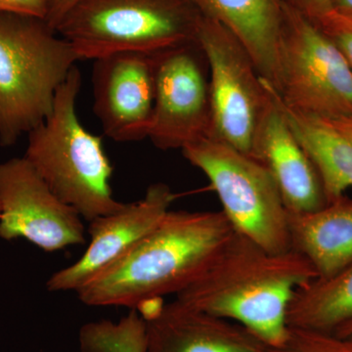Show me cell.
Wrapping results in <instances>:
<instances>
[{"mask_svg":"<svg viewBox=\"0 0 352 352\" xmlns=\"http://www.w3.org/2000/svg\"><path fill=\"white\" fill-rule=\"evenodd\" d=\"M333 10L352 17V0H331Z\"/></svg>","mask_w":352,"mask_h":352,"instance_id":"484cf974","label":"cell"},{"mask_svg":"<svg viewBox=\"0 0 352 352\" xmlns=\"http://www.w3.org/2000/svg\"><path fill=\"white\" fill-rule=\"evenodd\" d=\"M219 212L168 210L119 263L76 292L88 307L138 309L194 281L233 235Z\"/></svg>","mask_w":352,"mask_h":352,"instance_id":"7a4b0ae2","label":"cell"},{"mask_svg":"<svg viewBox=\"0 0 352 352\" xmlns=\"http://www.w3.org/2000/svg\"><path fill=\"white\" fill-rule=\"evenodd\" d=\"M278 88L284 104L322 120L352 118V71L330 38L284 0L278 50Z\"/></svg>","mask_w":352,"mask_h":352,"instance_id":"52a82bcc","label":"cell"},{"mask_svg":"<svg viewBox=\"0 0 352 352\" xmlns=\"http://www.w3.org/2000/svg\"><path fill=\"white\" fill-rule=\"evenodd\" d=\"M48 0H0V12H12L46 19Z\"/></svg>","mask_w":352,"mask_h":352,"instance_id":"7402d4cb","label":"cell"},{"mask_svg":"<svg viewBox=\"0 0 352 352\" xmlns=\"http://www.w3.org/2000/svg\"><path fill=\"white\" fill-rule=\"evenodd\" d=\"M325 120H327L331 126L335 127L337 131L352 141V118H340V119Z\"/></svg>","mask_w":352,"mask_h":352,"instance_id":"d4e9b609","label":"cell"},{"mask_svg":"<svg viewBox=\"0 0 352 352\" xmlns=\"http://www.w3.org/2000/svg\"><path fill=\"white\" fill-rule=\"evenodd\" d=\"M338 333V335L346 336L351 335L352 333V322L351 323L346 324V325L342 326V328H340L339 330L333 332Z\"/></svg>","mask_w":352,"mask_h":352,"instance_id":"4316f807","label":"cell"},{"mask_svg":"<svg viewBox=\"0 0 352 352\" xmlns=\"http://www.w3.org/2000/svg\"><path fill=\"white\" fill-rule=\"evenodd\" d=\"M267 85L270 100L256 136L254 159L270 171L289 212L319 210L326 205L320 178L292 131L276 91Z\"/></svg>","mask_w":352,"mask_h":352,"instance_id":"5bb4252c","label":"cell"},{"mask_svg":"<svg viewBox=\"0 0 352 352\" xmlns=\"http://www.w3.org/2000/svg\"><path fill=\"white\" fill-rule=\"evenodd\" d=\"M80 352H147L146 323L136 309L120 321L90 322L80 329Z\"/></svg>","mask_w":352,"mask_h":352,"instance_id":"d6986e66","label":"cell"},{"mask_svg":"<svg viewBox=\"0 0 352 352\" xmlns=\"http://www.w3.org/2000/svg\"><path fill=\"white\" fill-rule=\"evenodd\" d=\"M75 48L45 20L0 12V145L9 147L52 112Z\"/></svg>","mask_w":352,"mask_h":352,"instance_id":"277c9868","label":"cell"},{"mask_svg":"<svg viewBox=\"0 0 352 352\" xmlns=\"http://www.w3.org/2000/svg\"><path fill=\"white\" fill-rule=\"evenodd\" d=\"M289 1L295 4L300 11L311 19L332 10L331 0H289Z\"/></svg>","mask_w":352,"mask_h":352,"instance_id":"cb8c5ba5","label":"cell"},{"mask_svg":"<svg viewBox=\"0 0 352 352\" xmlns=\"http://www.w3.org/2000/svg\"><path fill=\"white\" fill-rule=\"evenodd\" d=\"M309 19L337 46L352 71V17L332 9Z\"/></svg>","mask_w":352,"mask_h":352,"instance_id":"44dd1931","label":"cell"},{"mask_svg":"<svg viewBox=\"0 0 352 352\" xmlns=\"http://www.w3.org/2000/svg\"><path fill=\"white\" fill-rule=\"evenodd\" d=\"M271 352H352V333L342 336L336 333L289 328L283 344L271 347Z\"/></svg>","mask_w":352,"mask_h":352,"instance_id":"ffe728a7","label":"cell"},{"mask_svg":"<svg viewBox=\"0 0 352 352\" xmlns=\"http://www.w3.org/2000/svg\"><path fill=\"white\" fill-rule=\"evenodd\" d=\"M82 74L75 66L55 95L52 112L28 133L25 157L51 191L88 222L120 210L113 197V166L103 141L76 113Z\"/></svg>","mask_w":352,"mask_h":352,"instance_id":"3957f363","label":"cell"},{"mask_svg":"<svg viewBox=\"0 0 352 352\" xmlns=\"http://www.w3.org/2000/svg\"><path fill=\"white\" fill-rule=\"evenodd\" d=\"M155 104L148 138L161 150L183 149L212 127L208 65L198 43L155 53Z\"/></svg>","mask_w":352,"mask_h":352,"instance_id":"9c48e42d","label":"cell"},{"mask_svg":"<svg viewBox=\"0 0 352 352\" xmlns=\"http://www.w3.org/2000/svg\"><path fill=\"white\" fill-rule=\"evenodd\" d=\"M352 322V263L298 289L288 310L289 328L333 333Z\"/></svg>","mask_w":352,"mask_h":352,"instance_id":"ac0fdd59","label":"cell"},{"mask_svg":"<svg viewBox=\"0 0 352 352\" xmlns=\"http://www.w3.org/2000/svg\"><path fill=\"white\" fill-rule=\"evenodd\" d=\"M289 242L327 278L352 263V198L344 196L314 212H289Z\"/></svg>","mask_w":352,"mask_h":352,"instance_id":"2e32d148","label":"cell"},{"mask_svg":"<svg viewBox=\"0 0 352 352\" xmlns=\"http://www.w3.org/2000/svg\"><path fill=\"white\" fill-rule=\"evenodd\" d=\"M315 278L314 266L300 252H270L234 231L175 300L240 324L268 346L277 347L288 336L294 296Z\"/></svg>","mask_w":352,"mask_h":352,"instance_id":"6da1fadb","label":"cell"},{"mask_svg":"<svg viewBox=\"0 0 352 352\" xmlns=\"http://www.w3.org/2000/svg\"><path fill=\"white\" fill-rule=\"evenodd\" d=\"M82 220L25 157L0 164V238H24L44 252H57L85 244Z\"/></svg>","mask_w":352,"mask_h":352,"instance_id":"30bf717a","label":"cell"},{"mask_svg":"<svg viewBox=\"0 0 352 352\" xmlns=\"http://www.w3.org/2000/svg\"><path fill=\"white\" fill-rule=\"evenodd\" d=\"M142 318L147 352H271L240 324L175 300L155 303Z\"/></svg>","mask_w":352,"mask_h":352,"instance_id":"4fadbf2b","label":"cell"},{"mask_svg":"<svg viewBox=\"0 0 352 352\" xmlns=\"http://www.w3.org/2000/svg\"><path fill=\"white\" fill-rule=\"evenodd\" d=\"M197 43L210 72L208 138L254 159L256 136L270 100L267 83L239 39L217 21L201 16Z\"/></svg>","mask_w":352,"mask_h":352,"instance_id":"ba28073f","label":"cell"},{"mask_svg":"<svg viewBox=\"0 0 352 352\" xmlns=\"http://www.w3.org/2000/svg\"><path fill=\"white\" fill-rule=\"evenodd\" d=\"M201 13L190 0H78L55 31L80 60L155 53L197 41Z\"/></svg>","mask_w":352,"mask_h":352,"instance_id":"5b68a950","label":"cell"},{"mask_svg":"<svg viewBox=\"0 0 352 352\" xmlns=\"http://www.w3.org/2000/svg\"><path fill=\"white\" fill-rule=\"evenodd\" d=\"M78 0H48V11L46 22L52 29H56L60 21Z\"/></svg>","mask_w":352,"mask_h":352,"instance_id":"603a6c76","label":"cell"},{"mask_svg":"<svg viewBox=\"0 0 352 352\" xmlns=\"http://www.w3.org/2000/svg\"><path fill=\"white\" fill-rule=\"evenodd\" d=\"M204 17L217 21L250 53L259 75L278 88V50L284 0H190Z\"/></svg>","mask_w":352,"mask_h":352,"instance_id":"9a60e30c","label":"cell"},{"mask_svg":"<svg viewBox=\"0 0 352 352\" xmlns=\"http://www.w3.org/2000/svg\"><path fill=\"white\" fill-rule=\"evenodd\" d=\"M176 194L168 185H150L144 197L89 222L87 251L48 279L50 292H78L127 256L170 210Z\"/></svg>","mask_w":352,"mask_h":352,"instance_id":"8fae6325","label":"cell"},{"mask_svg":"<svg viewBox=\"0 0 352 352\" xmlns=\"http://www.w3.org/2000/svg\"><path fill=\"white\" fill-rule=\"evenodd\" d=\"M94 111L117 142L148 138L155 104L154 54L124 51L94 60Z\"/></svg>","mask_w":352,"mask_h":352,"instance_id":"7c38bea8","label":"cell"},{"mask_svg":"<svg viewBox=\"0 0 352 352\" xmlns=\"http://www.w3.org/2000/svg\"><path fill=\"white\" fill-rule=\"evenodd\" d=\"M277 97L292 131L318 173L326 204L346 196L352 188V141L327 120L289 108Z\"/></svg>","mask_w":352,"mask_h":352,"instance_id":"e0dca14e","label":"cell"},{"mask_svg":"<svg viewBox=\"0 0 352 352\" xmlns=\"http://www.w3.org/2000/svg\"><path fill=\"white\" fill-rule=\"evenodd\" d=\"M182 154L207 176L236 233L270 252L292 250L289 212L263 163L210 138L185 146Z\"/></svg>","mask_w":352,"mask_h":352,"instance_id":"8992f818","label":"cell"}]
</instances>
